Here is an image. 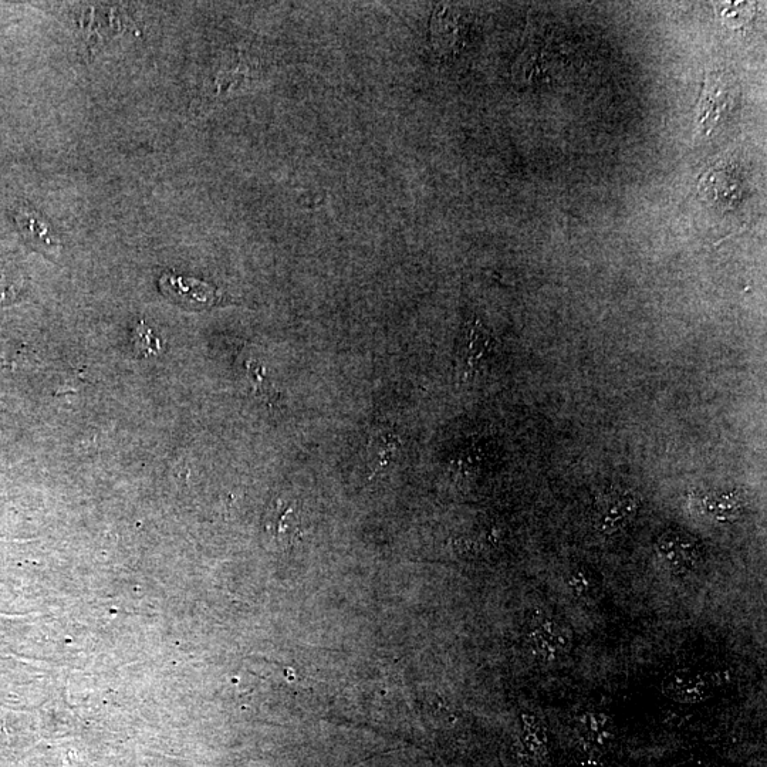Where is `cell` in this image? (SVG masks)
Here are the masks:
<instances>
[{"label": "cell", "instance_id": "cell-8", "mask_svg": "<svg viewBox=\"0 0 767 767\" xmlns=\"http://www.w3.org/2000/svg\"><path fill=\"white\" fill-rule=\"evenodd\" d=\"M374 449L371 462L374 465L373 471L378 472L391 464L394 456L398 454V449H400V441L394 435H383L375 442Z\"/></svg>", "mask_w": 767, "mask_h": 767}, {"label": "cell", "instance_id": "cell-10", "mask_svg": "<svg viewBox=\"0 0 767 767\" xmlns=\"http://www.w3.org/2000/svg\"><path fill=\"white\" fill-rule=\"evenodd\" d=\"M273 535L280 543H290L295 539L297 533L295 509L292 506H287L285 510H280L277 513L275 522H273Z\"/></svg>", "mask_w": 767, "mask_h": 767}, {"label": "cell", "instance_id": "cell-2", "mask_svg": "<svg viewBox=\"0 0 767 767\" xmlns=\"http://www.w3.org/2000/svg\"><path fill=\"white\" fill-rule=\"evenodd\" d=\"M15 221L18 223L23 238L33 248L45 252L47 255H52L59 249V241L54 236L52 226L33 209L20 206L15 211Z\"/></svg>", "mask_w": 767, "mask_h": 767}, {"label": "cell", "instance_id": "cell-3", "mask_svg": "<svg viewBox=\"0 0 767 767\" xmlns=\"http://www.w3.org/2000/svg\"><path fill=\"white\" fill-rule=\"evenodd\" d=\"M489 344H491V336L483 329L482 324L479 322L471 324L465 337V347L462 348L461 363L464 378L476 373V368L488 353Z\"/></svg>", "mask_w": 767, "mask_h": 767}, {"label": "cell", "instance_id": "cell-9", "mask_svg": "<svg viewBox=\"0 0 767 767\" xmlns=\"http://www.w3.org/2000/svg\"><path fill=\"white\" fill-rule=\"evenodd\" d=\"M133 344L135 351H137L141 357L155 356V354L161 350L160 340L154 336L151 329H148V327L145 326L144 322H141L135 327Z\"/></svg>", "mask_w": 767, "mask_h": 767}, {"label": "cell", "instance_id": "cell-5", "mask_svg": "<svg viewBox=\"0 0 767 767\" xmlns=\"http://www.w3.org/2000/svg\"><path fill=\"white\" fill-rule=\"evenodd\" d=\"M661 553L674 569L692 570L698 560L695 543L685 536L667 535L662 537Z\"/></svg>", "mask_w": 767, "mask_h": 767}, {"label": "cell", "instance_id": "cell-7", "mask_svg": "<svg viewBox=\"0 0 767 767\" xmlns=\"http://www.w3.org/2000/svg\"><path fill=\"white\" fill-rule=\"evenodd\" d=\"M706 689L705 682L692 674H679L669 679V691L682 701H695L702 698Z\"/></svg>", "mask_w": 767, "mask_h": 767}, {"label": "cell", "instance_id": "cell-6", "mask_svg": "<svg viewBox=\"0 0 767 767\" xmlns=\"http://www.w3.org/2000/svg\"><path fill=\"white\" fill-rule=\"evenodd\" d=\"M721 81L715 80L714 84L706 79V89L702 96L701 106H699V120L704 125L714 127L718 123V118L729 103V94L723 89Z\"/></svg>", "mask_w": 767, "mask_h": 767}, {"label": "cell", "instance_id": "cell-1", "mask_svg": "<svg viewBox=\"0 0 767 767\" xmlns=\"http://www.w3.org/2000/svg\"><path fill=\"white\" fill-rule=\"evenodd\" d=\"M160 289L164 295L188 310L208 309L221 299L218 290L211 285H206L201 280L187 279V277L175 276L171 273L162 275Z\"/></svg>", "mask_w": 767, "mask_h": 767}, {"label": "cell", "instance_id": "cell-12", "mask_svg": "<svg viewBox=\"0 0 767 767\" xmlns=\"http://www.w3.org/2000/svg\"><path fill=\"white\" fill-rule=\"evenodd\" d=\"M533 640L540 651L545 655H556L559 652V637H557L556 630L542 625L539 630L533 633Z\"/></svg>", "mask_w": 767, "mask_h": 767}, {"label": "cell", "instance_id": "cell-11", "mask_svg": "<svg viewBox=\"0 0 767 767\" xmlns=\"http://www.w3.org/2000/svg\"><path fill=\"white\" fill-rule=\"evenodd\" d=\"M20 282L15 273H10L5 268H0V309L19 299Z\"/></svg>", "mask_w": 767, "mask_h": 767}, {"label": "cell", "instance_id": "cell-4", "mask_svg": "<svg viewBox=\"0 0 767 767\" xmlns=\"http://www.w3.org/2000/svg\"><path fill=\"white\" fill-rule=\"evenodd\" d=\"M638 510L637 499L633 495H623L614 499L607 509L601 513L598 526L604 535H614L620 532L634 518Z\"/></svg>", "mask_w": 767, "mask_h": 767}]
</instances>
